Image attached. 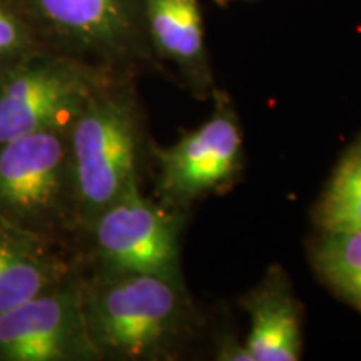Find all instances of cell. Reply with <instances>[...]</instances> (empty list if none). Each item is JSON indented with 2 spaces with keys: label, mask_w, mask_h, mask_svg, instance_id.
Returning a JSON list of instances; mask_svg holds the SVG:
<instances>
[{
  "label": "cell",
  "mask_w": 361,
  "mask_h": 361,
  "mask_svg": "<svg viewBox=\"0 0 361 361\" xmlns=\"http://www.w3.org/2000/svg\"><path fill=\"white\" fill-rule=\"evenodd\" d=\"M85 329L97 358L161 355L184 322L178 279L97 268L80 279Z\"/></svg>",
  "instance_id": "1"
},
{
  "label": "cell",
  "mask_w": 361,
  "mask_h": 361,
  "mask_svg": "<svg viewBox=\"0 0 361 361\" xmlns=\"http://www.w3.org/2000/svg\"><path fill=\"white\" fill-rule=\"evenodd\" d=\"M141 133L134 101L111 79L87 97L69 124L80 233L137 184Z\"/></svg>",
  "instance_id": "2"
},
{
  "label": "cell",
  "mask_w": 361,
  "mask_h": 361,
  "mask_svg": "<svg viewBox=\"0 0 361 361\" xmlns=\"http://www.w3.org/2000/svg\"><path fill=\"white\" fill-rule=\"evenodd\" d=\"M0 216L66 243L80 233L69 126H54L0 144Z\"/></svg>",
  "instance_id": "3"
},
{
  "label": "cell",
  "mask_w": 361,
  "mask_h": 361,
  "mask_svg": "<svg viewBox=\"0 0 361 361\" xmlns=\"http://www.w3.org/2000/svg\"><path fill=\"white\" fill-rule=\"evenodd\" d=\"M112 72L39 49L0 67V144L37 130L69 126Z\"/></svg>",
  "instance_id": "4"
},
{
  "label": "cell",
  "mask_w": 361,
  "mask_h": 361,
  "mask_svg": "<svg viewBox=\"0 0 361 361\" xmlns=\"http://www.w3.org/2000/svg\"><path fill=\"white\" fill-rule=\"evenodd\" d=\"M44 49L109 69L149 40L144 0H17ZM151 44V42H149Z\"/></svg>",
  "instance_id": "5"
},
{
  "label": "cell",
  "mask_w": 361,
  "mask_h": 361,
  "mask_svg": "<svg viewBox=\"0 0 361 361\" xmlns=\"http://www.w3.org/2000/svg\"><path fill=\"white\" fill-rule=\"evenodd\" d=\"M82 274L0 311V361L97 360L85 329Z\"/></svg>",
  "instance_id": "6"
},
{
  "label": "cell",
  "mask_w": 361,
  "mask_h": 361,
  "mask_svg": "<svg viewBox=\"0 0 361 361\" xmlns=\"http://www.w3.org/2000/svg\"><path fill=\"white\" fill-rule=\"evenodd\" d=\"M85 233L92 236L97 268L178 279L174 218L146 200L139 184L107 206Z\"/></svg>",
  "instance_id": "7"
},
{
  "label": "cell",
  "mask_w": 361,
  "mask_h": 361,
  "mask_svg": "<svg viewBox=\"0 0 361 361\" xmlns=\"http://www.w3.org/2000/svg\"><path fill=\"white\" fill-rule=\"evenodd\" d=\"M243 137L229 114H216L169 149L157 151L159 186L173 201H189L231 179Z\"/></svg>",
  "instance_id": "8"
},
{
  "label": "cell",
  "mask_w": 361,
  "mask_h": 361,
  "mask_svg": "<svg viewBox=\"0 0 361 361\" xmlns=\"http://www.w3.org/2000/svg\"><path fill=\"white\" fill-rule=\"evenodd\" d=\"M67 245L0 216V311L64 283L78 271Z\"/></svg>",
  "instance_id": "9"
},
{
  "label": "cell",
  "mask_w": 361,
  "mask_h": 361,
  "mask_svg": "<svg viewBox=\"0 0 361 361\" xmlns=\"http://www.w3.org/2000/svg\"><path fill=\"white\" fill-rule=\"evenodd\" d=\"M149 42L180 69H206V44L197 0H144Z\"/></svg>",
  "instance_id": "10"
},
{
  "label": "cell",
  "mask_w": 361,
  "mask_h": 361,
  "mask_svg": "<svg viewBox=\"0 0 361 361\" xmlns=\"http://www.w3.org/2000/svg\"><path fill=\"white\" fill-rule=\"evenodd\" d=\"M251 329L245 351L250 361H296L301 353L300 318L283 288L269 286L250 301Z\"/></svg>",
  "instance_id": "11"
},
{
  "label": "cell",
  "mask_w": 361,
  "mask_h": 361,
  "mask_svg": "<svg viewBox=\"0 0 361 361\" xmlns=\"http://www.w3.org/2000/svg\"><path fill=\"white\" fill-rule=\"evenodd\" d=\"M324 233L361 231V147L338 166L316 211Z\"/></svg>",
  "instance_id": "12"
},
{
  "label": "cell",
  "mask_w": 361,
  "mask_h": 361,
  "mask_svg": "<svg viewBox=\"0 0 361 361\" xmlns=\"http://www.w3.org/2000/svg\"><path fill=\"white\" fill-rule=\"evenodd\" d=\"M313 258L324 281L361 311V231L324 233Z\"/></svg>",
  "instance_id": "13"
},
{
  "label": "cell",
  "mask_w": 361,
  "mask_h": 361,
  "mask_svg": "<svg viewBox=\"0 0 361 361\" xmlns=\"http://www.w3.org/2000/svg\"><path fill=\"white\" fill-rule=\"evenodd\" d=\"M44 49L17 0H0V67Z\"/></svg>",
  "instance_id": "14"
},
{
  "label": "cell",
  "mask_w": 361,
  "mask_h": 361,
  "mask_svg": "<svg viewBox=\"0 0 361 361\" xmlns=\"http://www.w3.org/2000/svg\"><path fill=\"white\" fill-rule=\"evenodd\" d=\"M221 2H226V0H221Z\"/></svg>",
  "instance_id": "15"
}]
</instances>
